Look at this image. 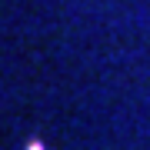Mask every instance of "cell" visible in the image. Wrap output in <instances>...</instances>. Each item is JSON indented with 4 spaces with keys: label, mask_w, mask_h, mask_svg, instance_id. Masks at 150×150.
Returning <instances> with one entry per match:
<instances>
[{
    "label": "cell",
    "mask_w": 150,
    "mask_h": 150,
    "mask_svg": "<svg viewBox=\"0 0 150 150\" xmlns=\"http://www.w3.org/2000/svg\"><path fill=\"white\" fill-rule=\"evenodd\" d=\"M27 150H47V147H43V140H30V144H27Z\"/></svg>",
    "instance_id": "1"
}]
</instances>
